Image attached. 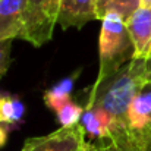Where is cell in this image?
I'll list each match as a JSON object with an SVG mask.
<instances>
[{"label":"cell","instance_id":"obj_1","mask_svg":"<svg viewBox=\"0 0 151 151\" xmlns=\"http://www.w3.org/2000/svg\"><path fill=\"white\" fill-rule=\"evenodd\" d=\"M151 81V59H132L113 76L94 84L85 107L104 110L114 120L120 134L128 131V110L139 90Z\"/></svg>","mask_w":151,"mask_h":151},{"label":"cell","instance_id":"obj_2","mask_svg":"<svg viewBox=\"0 0 151 151\" xmlns=\"http://www.w3.org/2000/svg\"><path fill=\"white\" fill-rule=\"evenodd\" d=\"M99 49L100 66L94 84H101L107 78L113 76L134 59L135 49L129 37L126 22L116 12H109L101 19Z\"/></svg>","mask_w":151,"mask_h":151},{"label":"cell","instance_id":"obj_3","mask_svg":"<svg viewBox=\"0 0 151 151\" xmlns=\"http://www.w3.org/2000/svg\"><path fill=\"white\" fill-rule=\"evenodd\" d=\"M60 6L62 0H27L22 40L35 47H41L50 41L59 21Z\"/></svg>","mask_w":151,"mask_h":151},{"label":"cell","instance_id":"obj_4","mask_svg":"<svg viewBox=\"0 0 151 151\" xmlns=\"http://www.w3.org/2000/svg\"><path fill=\"white\" fill-rule=\"evenodd\" d=\"M91 144L85 141V131L81 123L57 131L28 138L21 151H90Z\"/></svg>","mask_w":151,"mask_h":151},{"label":"cell","instance_id":"obj_5","mask_svg":"<svg viewBox=\"0 0 151 151\" xmlns=\"http://www.w3.org/2000/svg\"><path fill=\"white\" fill-rule=\"evenodd\" d=\"M126 122L131 137L144 148L151 139V81L139 90L131 103Z\"/></svg>","mask_w":151,"mask_h":151},{"label":"cell","instance_id":"obj_6","mask_svg":"<svg viewBox=\"0 0 151 151\" xmlns=\"http://www.w3.org/2000/svg\"><path fill=\"white\" fill-rule=\"evenodd\" d=\"M129 37L134 43V59H148L151 54V9L138 7L126 21Z\"/></svg>","mask_w":151,"mask_h":151},{"label":"cell","instance_id":"obj_7","mask_svg":"<svg viewBox=\"0 0 151 151\" xmlns=\"http://www.w3.org/2000/svg\"><path fill=\"white\" fill-rule=\"evenodd\" d=\"M27 0H0V41L22 38Z\"/></svg>","mask_w":151,"mask_h":151},{"label":"cell","instance_id":"obj_8","mask_svg":"<svg viewBox=\"0 0 151 151\" xmlns=\"http://www.w3.org/2000/svg\"><path fill=\"white\" fill-rule=\"evenodd\" d=\"M97 19V0H62L57 25L63 29L82 28Z\"/></svg>","mask_w":151,"mask_h":151},{"label":"cell","instance_id":"obj_9","mask_svg":"<svg viewBox=\"0 0 151 151\" xmlns=\"http://www.w3.org/2000/svg\"><path fill=\"white\" fill-rule=\"evenodd\" d=\"M79 123L82 125L85 134L97 141H104V139H110L117 135H122L114 120L110 117V114L100 109L85 107Z\"/></svg>","mask_w":151,"mask_h":151},{"label":"cell","instance_id":"obj_10","mask_svg":"<svg viewBox=\"0 0 151 151\" xmlns=\"http://www.w3.org/2000/svg\"><path fill=\"white\" fill-rule=\"evenodd\" d=\"M75 78H76V75L65 78V79L59 81L54 87H51L50 90L46 91L44 103L54 113L59 109H62L66 103L70 101V94H72V90H73V85H75Z\"/></svg>","mask_w":151,"mask_h":151},{"label":"cell","instance_id":"obj_11","mask_svg":"<svg viewBox=\"0 0 151 151\" xmlns=\"http://www.w3.org/2000/svg\"><path fill=\"white\" fill-rule=\"evenodd\" d=\"M25 107L22 101L9 94H0V125L15 126L22 122Z\"/></svg>","mask_w":151,"mask_h":151},{"label":"cell","instance_id":"obj_12","mask_svg":"<svg viewBox=\"0 0 151 151\" xmlns=\"http://www.w3.org/2000/svg\"><path fill=\"white\" fill-rule=\"evenodd\" d=\"M138 7L141 0H97V19L101 21L109 12H116L126 22Z\"/></svg>","mask_w":151,"mask_h":151},{"label":"cell","instance_id":"obj_13","mask_svg":"<svg viewBox=\"0 0 151 151\" xmlns=\"http://www.w3.org/2000/svg\"><path fill=\"white\" fill-rule=\"evenodd\" d=\"M90 151H144V148L131 137V134H122L110 139L91 144Z\"/></svg>","mask_w":151,"mask_h":151},{"label":"cell","instance_id":"obj_14","mask_svg":"<svg viewBox=\"0 0 151 151\" xmlns=\"http://www.w3.org/2000/svg\"><path fill=\"white\" fill-rule=\"evenodd\" d=\"M84 107H81L78 103H73L70 100L69 103H66L62 109H59L56 111V117L57 122L60 123L62 128H68V126H73L76 123L81 122L82 114H84Z\"/></svg>","mask_w":151,"mask_h":151},{"label":"cell","instance_id":"obj_15","mask_svg":"<svg viewBox=\"0 0 151 151\" xmlns=\"http://www.w3.org/2000/svg\"><path fill=\"white\" fill-rule=\"evenodd\" d=\"M10 49H12V40L0 41V78H3L4 73L7 72V69H9Z\"/></svg>","mask_w":151,"mask_h":151},{"label":"cell","instance_id":"obj_16","mask_svg":"<svg viewBox=\"0 0 151 151\" xmlns=\"http://www.w3.org/2000/svg\"><path fill=\"white\" fill-rule=\"evenodd\" d=\"M7 135H9V126H6V125H0V148L6 144V141H7Z\"/></svg>","mask_w":151,"mask_h":151},{"label":"cell","instance_id":"obj_17","mask_svg":"<svg viewBox=\"0 0 151 151\" xmlns=\"http://www.w3.org/2000/svg\"><path fill=\"white\" fill-rule=\"evenodd\" d=\"M141 6L151 9V0H141Z\"/></svg>","mask_w":151,"mask_h":151},{"label":"cell","instance_id":"obj_18","mask_svg":"<svg viewBox=\"0 0 151 151\" xmlns=\"http://www.w3.org/2000/svg\"><path fill=\"white\" fill-rule=\"evenodd\" d=\"M144 151H151V139L147 141V144L144 145Z\"/></svg>","mask_w":151,"mask_h":151},{"label":"cell","instance_id":"obj_19","mask_svg":"<svg viewBox=\"0 0 151 151\" xmlns=\"http://www.w3.org/2000/svg\"><path fill=\"white\" fill-rule=\"evenodd\" d=\"M148 59H151V54H150V57H148Z\"/></svg>","mask_w":151,"mask_h":151}]
</instances>
